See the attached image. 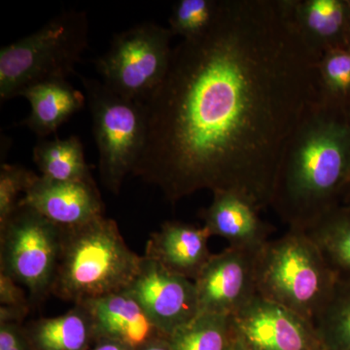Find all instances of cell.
<instances>
[{"instance_id": "obj_15", "label": "cell", "mask_w": 350, "mask_h": 350, "mask_svg": "<svg viewBox=\"0 0 350 350\" xmlns=\"http://www.w3.org/2000/svg\"><path fill=\"white\" fill-rule=\"evenodd\" d=\"M211 238L204 226L196 227L178 221H167L151 234L144 256L195 282L213 255L208 248Z\"/></svg>"}, {"instance_id": "obj_2", "label": "cell", "mask_w": 350, "mask_h": 350, "mask_svg": "<svg viewBox=\"0 0 350 350\" xmlns=\"http://www.w3.org/2000/svg\"><path fill=\"white\" fill-rule=\"evenodd\" d=\"M349 186L347 113L317 100L285 145L269 207L289 229L306 232L342 204Z\"/></svg>"}, {"instance_id": "obj_27", "label": "cell", "mask_w": 350, "mask_h": 350, "mask_svg": "<svg viewBox=\"0 0 350 350\" xmlns=\"http://www.w3.org/2000/svg\"><path fill=\"white\" fill-rule=\"evenodd\" d=\"M0 350H33L19 323H0Z\"/></svg>"}, {"instance_id": "obj_6", "label": "cell", "mask_w": 350, "mask_h": 350, "mask_svg": "<svg viewBox=\"0 0 350 350\" xmlns=\"http://www.w3.org/2000/svg\"><path fill=\"white\" fill-rule=\"evenodd\" d=\"M81 80L93 121L101 181L110 192L118 194L144 150V105L119 96L94 78Z\"/></svg>"}, {"instance_id": "obj_8", "label": "cell", "mask_w": 350, "mask_h": 350, "mask_svg": "<svg viewBox=\"0 0 350 350\" xmlns=\"http://www.w3.org/2000/svg\"><path fill=\"white\" fill-rule=\"evenodd\" d=\"M172 36L169 27L152 22L115 34L107 52L94 62L101 82L123 98L144 103L169 68Z\"/></svg>"}, {"instance_id": "obj_26", "label": "cell", "mask_w": 350, "mask_h": 350, "mask_svg": "<svg viewBox=\"0 0 350 350\" xmlns=\"http://www.w3.org/2000/svg\"><path fill=\"white\" fill-rule=\"evenodd\" d=\"M0 304L5 308L27 310L31 308L29 294L25 288L10 276L0 273Z\"/></svg>"}, {"instance_id": "obj_20", "label": "cell", "mask_w": 350, "mask_h": 350, "mask_svg": "<svg viewBox=\"0 0 350 350\" xmlns=\"http://www.w3.org/2000/svg\"><path fill=\"white\" fill-rule=\"evenodd\" d=\"M306 232L338 276L350 278V206L332 209Z\"/></svg>"}, {"instance_id": "obj_25", "label": "cell", "mask_w": 350, "mask_h": 350, "mask_svg": "<svg viewBox=\"0 0 350 350\" xmlns=\"http://www.w3.org/2000/svg\"><path fill=\"white\" fill-rule=\"evenodd\" d=\"M38 176L17 165L2 163L0 167V227L5 224L20 204V194H24Z\"/></svg>"}, {"instance_id": "obj_22", "label": "cell", "mask_w": 350, "mask_h": 350, "mask_svg": "<svg viewBox=\"0 0 350 350\" xmlns=\"http://www.w3.org/2000/svg\"><path fill=\"white\" fill-rule=\"evenodd\" d=\"M325 350H350V278L338 276L330 300L314 322Z\"/></svg>"}, {"instance_id": "obj_30", "label": "cell", "mask_w": 350, "mask_h": 350, "mask_svg": "<svg viewBox=\"0 0 350 350\" xmlns=\"http://www.w3.org/2000/svg\"><path fill=\"white\" fill-rule=\"evenodd\" d=\"M228 350H247L245 349V347L243 344H241V342L238 340V338H234V340H232V342L231 345H230L229 349Z\"/></svg>"}, {"instance_id": "obj_18", "label": "cell", "mask_w": 350, "mask_h": 350, "mask_svg": "<svg viewBox=\"0 0 350 350\" xmlns=\"http://www.w3.org/2000/svg\"><path fill=\"white\" fill-rule=\"evenodd\" d=\"M24 328L33 350H91L96 340L93 319L81 304L64 314L32 320Z\"/></svg>"}, {"instance_id": "obj_14", "label": "cell", "mask_w": 350, "mask_h": 350, "mask_svg": "<svg viewBox=\"0 0 350 350\" xmlns=\"http://www.w3.org/2000/svg\"><path fill=\"white\" fill-rule=\"evenodd\" d=\"M260 209L243 196L228 191L213 193L211 206L202 213L211 237H221L229 246L259 250L269 241L275 228L262 221Z\"/></svg>"}, {"instance_id": "obj_10", "label": "cell", "mask_w": 350, "mask_h": 350, "mask_svg": "<svg viewBox=\"0 0 350 350\" xmlns=\"http://www.w3.org/2000/svg\"><path fill=\"white\" fill-rule=\"evenodd\" d=\"M259 251L229 246L211 255L194 282L199 314L232 315L258 296Z\"/></svg>"}, {"instance_id": "obj_24", "label": "cell", "mask_w": 350, "mask_h": 350, "mask_svg": "<svg viewBox=\"0 0 350 350\" xmlns=\"http://www.w3.org/2000/svg\"><path fill=\"white\" fill-rule=\"evenodd\" d=\"M218 0H178L172 6L169 29L182 40L200 38L215 19Z\"/></svg>"}, {"instance_id": "obj_17", "label": "cell", "mask_w": 350, "mask_h": 350, "mask_svg": "<svg viewBox=\"0 0 350 350\" xmlns=\"http://www.w3.org/2000/svg\"><path fill=\"white\" fill-rule=\"evenodd\" d=\"M20 96L31 103V113L21 126H25L39 137L56 133L87 103L86 94L71 86L66 80H55L25 89Z\"/></svg>"}, {"instance_id": "obj_4", "label": "cell", "mask_w": 350, "mask_h": 350, "mask_svg": "<svg viewBox=\"0 0 350 350\" xmlns=\"http://www.w3.org/2000/svg\"><path fill=\"white\" fill-rule=\"evenodd\" d=\"M338 275L308 232L288 229L257 256L258 295L314 324L330 300Z\"/></svg>"}, {"instance_id": "obj_29", "label": "cell", "mask_w": 350, "mask_h": 350, "mask_svg": "<svg viewBox=\"0 0 350 350\" xmlns=\"http://www.w3.org/2000/svg\"><path fill=\"white\" fill-rule=\"evenodd\" d=\"M138 350H172L169 342V338H160L152 340L148 344L140 347Z\"/></svg>"}, {"instance_id": "obj_5", "label": "cell", "mask_w": 350, "mask_h": 350, "mask_svg": "<svg viewBox=\"0 0 350 350\" xmlns=\"http://www.w3.org/2000/svg\"><path fill=\"white\" fill-rule=\"evenodd\" d=\"M84 11H66L38 31L0 50V98H17L40 83L66 80L88 47Z\"/></svg>"}, {"instance_id": "obj_11", "label": "cell", "mask_w": 350, "mask_h": 350, "mask_svg": "<svg viewBox=\"0 0 350 350\" xmlns=\"http://www.w3.org/2000/svg\"><path fill=\"white\" fill-rule=\"evenodd\" d=\"M167 337L199 314L195 282L142 256L139 271L125 290Z\"/></svg>"}, {"instance_id": "obj_12", "label": "cell", "mask_w": 350, "mask_h": 350, "mask_svg": "<svg viewBox=\"0 0 350 350\" xmlns=\"http://www.w3.org/2000/svg\"><path fill=\"white\" fill-rule=\"evenodd\" d=\"M61 229H71L105 215L94 181H56L38 175L20 200Z\"/></svg>"}, {"instance_id": "obj_31", "label": "cell", "mask_w": 350, "mask_h": 350, "mask_svg": "<svg viewBox=\"0 0 350 350\" xmlns=\"http://www.w3.org/2000/svg\"><path fill=\"white\" fill-rule=\"evenodd\" d=\"M342 204H347V206H350V186L349 189H347V193H345Z\"/></svg>"}, {"instance_id": "obj_13", "label": "cell", "mask_w": 350, "mask_h": 350, "mask_svg": "<svg viewBox=\"0 0 350 350\" xmlns=\"http://www.w3.org/2000/svg\"><path fill=\"white\" fill-rule=\"evenodd\" d=\"M80 304L91 314L96 340L110 338L138 350L157 338H169L126 291Z\"/></svg>"}, {"instance_id": "obj_16", "label": "cell", "mask_w": 350, "mask_h": 350, "mask_svg": "<svg viewBox=\"0 0 350 350\" xmlns=\"http://www.w3.org/2000/svg\"><path fill=\"white\" fill-rule=\"evenodd\" d=\"M289 4L296 29L317 56L349 47L350 12L345 0H289Z\"/></svg>"}, {"instance_id": "obj_1", "label": "cell", "mask_w": 350, "mask_h": 350, "mask_svg": "<svg viewBox=\"0 0 350 350\" xmlns=\"http://www.w3.org/2000/svg\"><path fill=\"white\" fill-rule=\"evenodd\" d=\"M320 59L289 0H218L211 29L172 48L144 103L146 138L133 174L172 204L209 190L269 207L285 145L319 100Z\"/></svg>"}, {"instance_id": "obj_34", "label": "cell", "mask_w": 350, "mask_h": 350, "mask_svg": "<svg viewBox=\"0 0 350 350\" xmlns=\"http://www.w3.org/2000/svg\"><path fill=\"white\" fill-rule=\"evenodd\" d=\"M349 48H350V39H349Z\"/></svg>"}, {"instance_id": "obj_33", "label": "cell", "mask_w": 350, "mask_h": 350, "mask_svg": "<svg viewBox=\"0 0 350 350\" xmlns=\"http://www.w3.org/2000/svg\"><path fill=\"white\" fill-rule=\"evenodd\" d=\"M345 2H347V5L349 7V10L350 12V0H345Z\"/></svg>"}, {"instance_id": "obj_21", "label": "cell", "mask_w": 350, "mask_h": 350, "mask_svg": "<svg viewBox=\"0 0 350 350\" xmlns=\"http://www.w3.org/2000/svg\"><path fill=\"white\" fill-rule=\"evenodd\" d=\"M234 340L232 315L198 314L169 337L172 350H228Z\"/></svg>"}, {"instance_id": "obj_7", "label": "cell", "mask_w": 350, "mask_h": 350, "mask_svg": "<svg viewBox=\"0 0 350 350\" xmlns=\"http://www.w3.org/2000/svg\"><path fill=\"white\" fill-rule=\"evenodd\" d=\"M62 238L61 228L21 202L0 227V273L27 289L32 306L42 303L52 291Z\"/></svg>"}, {"instance_id": "obj_9", "label": "cell", "mask_w": 350, "mask_h": 350, "mask_svg": "<svg viewBox=\"0 0 350 350\" xmlns=\"http://www.w3.org/2000/svg\"><path fill=\"white\" fill-rule=\"evenodd\" d=\"M234 338L247 350H323L314 324L259 295L232 315Z\"/></svg>"}, {"instance_id": "obj_23", "label": "cell", "mask_w": 350, "mask_h": 350, "mask_svg": "<svg viewBox=\"0 0 350 350\" xmlns=\"http://www.w3.org/2000/svg\"><path fill=\"white\" fill-rule=\"evenodd\" d=\"M319 100L347 111L350 107V48L325 53L319 64Z\"/></svg>"}, {"instance_id": "obj_35", "label": "cell", "mask_w": 350, "mask_h": 350, "mask_svg": "<svg viewBox=\"0 0 350 350\" xmlns=\"http://www.w3.org/2000/svg\"><path fill=\"white\" fill-rule=\"evenodd\" d=\"M323 350H325V349H323Z\"/></svg>"}, {"instance_id": "obj_19", "label": "cell", "mask_w": 350, "mask_h": 350, "mask_svg": "<svg viewBox=\"0 0 350 350\" xmlns=\"http://www.w3.org/2000/svg\"><path fill=\"white\" fill-rule=\"evenodd\" d=\"M33 161L46 178L56 181H94L76 135L66 139H42L33 148Z\"/></svg>"}, {"instance_id": "obj_3", "label": "cell", "mask_w": 350, "mask_h": 350, "mask_svg": "<svg viewBox=\"0 0 350 350\" xmlns=\"http://www.w3.org/2000/svg\"><path fill=\"white\" fill-rule=\"evenodd\" d=\"M62 230L61 255L51 294L76 305L130 287L142 257L126 245L116 221L103 215Z\"/></svg>"}, {"instance_id": "obj_32", "label": "cell", "mask_w": 350, "mask_h": 350, "mask_svg": "<svg viewBox=\"0 0 350 350\" xmlns=\"http://www.w3.org/2000/svg\"><path fill=\"white\" fill-rule=\"evenodd\" d=\"M347 117H349V126H350V107H349V109L347 110Z\"/></svg>"}, {"instance_id": "obj_28", "label": "cell", "mask_w": 350, "mask_h": 350, "mask_svg": "<svg viewBox=\"0 0 350 350\" xmlns=\"http://www.w3.org/2000/svg\"><path fill=\"white\" fill-rule=\"evenodd\" d=\"M91 350H135L126 345L117 342V340H110V338H98L94 342Z\"/></svg>"}]
</instances>
